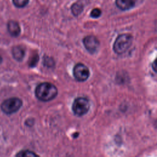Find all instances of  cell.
Listing matches in <instances>:
<instances>
[{
	"label": "cell",
	"instance_id": "1",
	"mask_svg": "<svg viewBox=\"0 0 157 157\" xmlns=\"http://www.w3.org/2000/svg\"><path fill=\"white\" fill-rule=\"evenodd\" d=\"M35 94L41 101H49L54 99L58 94L57 87L49 82H44L38 85L35 90Z\"/></svg>",
	"mask_w": 157,
	"mask_h": 157
},
{
	"label": "cell",
	"instance_id": "2",
	"mask_svg": "<svg viewBox=\"0 0 157 157\" xmlns=\"http://www.w3.org/2000/svg\"><path fill=\"white\" fill-rule=\"evenodd\" d=\"M133 43V37L129 34H122L119 35L114 44V52L119 55L126 52L131 47Z\"/></svg>",
	"mask_w": 157,
	"mask_h": 157
},
{
	"label": "cell",
	"instance_id": "3",
	"mask_svg": "<svg viewBox=\"0 0 157 157\" xmlns=\"http://www.w3.org/2000/svg\"><path fill=\"white\" fill-rule=\"evenodd\" d=\"M22 106V101L17 98H11L5 100L2 104V110L6 114L17 112Z\"/></svg>",
	"mask_w": 157,
	"mask_h": 157
},
{
	"label": "cell",
	"instance_id": "4",
	"mask_svg": "<svg viewBox=\"0 0 157 157\" xmlns=\"http://www.w3.org/2000/svg\"><path fill=\"white\" fill-rule=\"evenodd\" d=\"M73 110L75 115L82 116L87 113L90 109V103L87 98L79 97L76 98L72 106Z\"/></svg>",
	"mask_w": 157,
	"mask_h": 157
},
{
	"label": "cell",
	"instance_id": "5",
	"mask_svg": "<svg viewBox=\"0 0 157 157\" xmlns=\"http://www.w3.org/2000/svg\"><path fill=\"white\" fill-rule=\"evenodd\" d=\"M73 75L77 81L84 82L89 77L90 71L84 64L78 63L74 68Z\"/></svg>",
	"mask_w": 157,
	"mask_h": 157
},
{
	"label": "cell",
	"instance_id": "6",
	"mask_svg": "<svg viewBox=\"0 0 157 157\" xmlns=\"http://www.w3.org/2000/svg\"><path fill=\"white\" fill-rule=\"evenodd\" d=\"M83 43L86 49L92 54L96 53L99 47V41L93 36H86L84 39Z\"/></svg>",
	"mask_w": 157,
	"mask_h": 157
},
{
	"label": "cell",
	"instance_id": "7",
	"mask_svg": "<svg viewBox=\"0 0 157 157\" xmlns=\"http://www.w3.org/2000/svg\"><path fill=\"white\" fill-rule=\"evenodd\" d=\"M116 6L122 11L128 10L134 6V0H116Z\"/></svg>",
	"mask_w": 157,
	"mask_h": 157
},
{
	"label": "cell",
	"instance_id": "8",
	"mask_svg": "<svg viewBox=\"0 0 157 157\" xmlns=\"http://www.w3.org/2000/svg\"><path fill=\"white\" fill-rule=\"evenodd\" d=\"M8 30L12 36L17 37L21 33V27L16 21H9L8 24Z\"/></svg>",
	"mask_w": 157,
	"mask_h": 157
},
{
	"label": "cell",
	"instance_id": "9",
	"mask_svg": "<svg viewBox=\"0 0 157 157\" xmlns=\"http://www.w3.org/2000/svg\"><path fill=\"white\" fill-rule=\"evenodd\" d=\"M13 57L17 61H22L25 56V50L20 46H16L13 49Z\"/></svg>",
	"mask_w": 157,
	"mask_h": 157
},
{
	"label": "cell",
	"instance_id": "10",
	"mask_svg": "<svg viewBox=\"0 0 157 157\" xmlns=\"http://www.w3.org/2000/svg\"><path fill=\"white\" fill-rule=\"evenodd\" d=\"M84 10V6L81 3H76L71 6V11L74 16H78L80 15Z\"/></svg>",
	"mask_w": 157,
	"mask_h": 157
},
{
	"label": "cell",
	"instance_id": "11",
	"mask_svg": "<svg viewBox=\"0 0 157 157\" xmlns=\"http://www.w3.org/2000/svg\"><path fill=\"white\" fill-rule=\"evenodd\" d=\"M13 1L14 5L19 8H24L29 2V0H13Z\"/></svg>",
	"mask_w": 157,
	"mask_h": 157
},
{
	"label": "cell",
	"instance_id": "12",
	"mask_svg": "<svg viewBox=\"0 0 157 157\" xmlns=\"http://www.w3.org/2000/svg\"><path fill=\"white\" fill-rule=\"evenodd\" d=\"M16 156H20V157H27V156H36L38 155L33 151H31L29 150H24V151H20L19 153L16 155Z\"/></svg>",
	"mask_w": 157,
	"mask_h": 157
},
{
	"label": "cell",
	"instance_id": "13",
	"mask_svg": "<svg viewBox=\"0 0 157 157\" xmlns=\"http://www.w3.org/2000/svg\"><path fill=\"white\" fill-rule=\"evenodd\" d=\"M101 15V11L99 9L96 8L92 11L90 13V16L92 18H98Z\"/></svg>",
	"mask_w": 157,
	"mask_h": 157
},
{
	"label": "cell",
	"instance_id": "14",
	"mask_svg": "<svg viewBox=\"0 0 157 157\" xmlns=\"http://www.w3.org/2000/svg\"><path fill=\"white\" fill-rule=\"evenodd\" d=\"M38 58H39V57H38V55H35V56L31 59V60H30V66H32V67L35 66L36 65V63H38Z\"/></svg>",
	"mask_w": 157,
	"mask_h": 157
},
{
	"label": "cell",
	"instance_id": "15",
	"mask_svg": "<svg viewBox=\"0 0 157 157\" xmlns=\"http://www.w3.org/2000/svg\"><path fill=\"white\" fill-rule=\"evenodd\" d=\"M2 58L1 56H0V64L2 63Z\"/></svg>",
	"mask_w": 157,
	"mask_h": 157
}]
</instances>
